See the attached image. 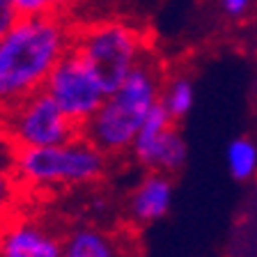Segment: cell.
I'll return each mask as SVG.
<instances>
[{
	"label": "cell",
	"mask_w": 257,
	"mask_h": 257,
	"mask_svg": "<svg viewBox=\"0 0 257 257\" xmlns=\"http://www.w3.org/2000/svg\"><path fill=\"white\" fill-rule=\"evenodd\" d=\"M19 14H16L12 0H0V39L5 37V32L16 23Z\"/></svg>",
	"instance_id": "15"
},
{
	"label": "cell",
	"mask_w": 257,
	"mask_h": 257,
	"mask_svg": "<svg viewBox=\"0 0 257 257\" xmlns=\"http://www.w3.org/2000/svg\"><path fill=\"white\" fill-rule=\"evenodd\" d=\"M161 71L156 64L140 60L122 85L103 99L99 110L83 126V134L106 154H122L131 147L145 117L161 99Z\"/></svg>",
	"instance_id": "2"
},
{
	"label": "cell",
	"mask_w": 257,
	"mask_h": 257,
	"mask_svg": "<svg viewBox=\"0 0 257 257\" xmlns=\"http://www.w3.org/2000/svg\"><path fill=\"white\" fill-rule=\"evenodd\" d=\"M14 170L19 179L30 186L92 184L106 170V152L96 147L87 136H76L46 147H19Z\"/></svg>",
	"instance_id": "3"
},
{
	"label": "cell",
	"mask_w": 257,
	"mask_h": 257,
	"mask_svg": "<svg viewBox=\"0 0 257 257\" xmlns=\"http://www.w3.org/2000/svg\"><path fill=\"white\" fill-rule=\"evenodd\" d=\"M0 255L5 257H58L62 241L35 223H12L0 230Z\"/></svg>",
	"instance_id": "9"
},
{
	"label": "cell",
	"mask_w": 257,
	"mask_h": 257,
	"mask_svg": "<svg viewBox=\"0 0 257 257\" xmlns=\"http://www.w3.org/2000/svg\"><path fill=\"white\" fill-rule=\"evenodd\" d=\"M5 136L16 147H46L71 140L78 136V124H74L62 108L44 90L26 96L23 101L7 108L3 119Z\"/></svg>",
	"instance_id": "5"
},
{
	"label": "cell",
	"mask_w": 257,
	"mask_h": 257,
	"mask_svg": "<svg viewBox=\"0 0 257 257\" xmlns=\"http://www.w3.org/2000/svg\"><path fill=\"white\" fill-rule=\"evenodd\" d=\"M71 44L74 32L58 12L19 16L0 39V110L44 90Z\"/></svg>",
	"instance_id": "1"
},
{
	"label": "cell",
	"mask_w": 257,
	"mask_h": 257,
	"mask_svg": "<svg viewBox=\"0 0 257 257\" xmlns=\"http://www.w3.org/2000/svg\"><path fill=\"white\" fill-rule=\"evenodd\" d=\"M7 188H10L7 186V177L0 172V204L5 202V198H7Z\"/></svg>",
	"instance_id": "16"
},
{
	"label": "cell",
	"mask_w": 257,
	"mask_h": 257,
	"mask_svg": "<svg viewBox=\"0 0 257 257\" xmlns=\"http://www.w3.org/2000/svg\"><path fill=\"white\" fill-rule=\"evenodd\" d=\"M220 7L230 19H241L255 7V0H220Z\"/></svg>",
	"instance_id": "14"
},
{
	"label": "cell",
	"mask_w": 257,
	"mask_h": 257,
	"mask_svg": "<svg viewBox=\"0 0 257 257\" xmlns=\"http://www.w3.org/2000/svg\"><path fill=\"white\" fill-rule=\"evenodd\" d=\"M115 252V241L94 227L74 230L62 243V255L69 257H112Z\"/></svg>",
	"instance_id": "10"
},
{
	"label": "cell",
	"mask_w": 257,
	"mask_h": 257,
	"mask_svg": "<svg viewBox=\"0 0 257 257\" xmlns=\"http://www.w3.org/2000/svg\"><path fill=\"white\" fill-rule=\"evenodd\" d=\"M74 0H12L16 14L19 16H37V14H51L60 12Z\"/></svg>",
	"instance_id": "13"
},
{
	"label": "cell",
	"mask_w": 257,
	"mask_h": 257,
	"mask_svg": "<svg viewBox=\"0 0 257 257\" xmlns=\"http://www.w3.org/2000/svg\"><path fill=\"white\" fill-rule=\"evenodd\" d=\"M128 152L136 159V163L143 166L145 170H161L168 175L182 170L188 159L186 140L179 134L172 115L161 101L145 117Z\"/></svg>",
	"instance_id": "7"
},
{
	"label": "cell",
	"mask_w": 257,
	"mask_h": 257,
	"mask_svg": "<svg viewBox=\"0 0 257 257\" xmlns=\"http://www.w3.org/2000/svg\"><path fill=\"white\" fill-rule=\"evenodd\" d=\"M159 101L166 106V110L172 115L175 122L184 119L193 110V103H195V85H193V80L184 74L170 78L161 90Z\"/></svg>",
	"instance_id": "12"
},
{
	"label": "cell",
	"mask_w": 257,
	"mask_h": 257,
	"mask_svg": "<svg viewBox=\"0 0 257 257\" xmlns=\"http://www.w3.org/2000/svg\"><path fill=\"white\" fill-rule=\"evenodd\" d=\"M175 198V184L170 175L161 170H150L136 184L128 198V216L136 225H152L166 218Z\"/></svg>",
	"instance_id": "8"
},
{
	"label": "cell",
	"mask_w": 257,
	"mask_h": 257,
	"mask_svg": "<svg viewBox=\"0 0 257 257\" xmlns=\"http://www.w3.org/2000/svg\"><path fill=\"white\" fill-rule=\"evenodd\" d=\"M227 172L236 182H250L257 177V143L246 136L234 138L225 150Z\"/></svg>",
	"instance_id": "11"
},
{
	"label": "cell",
	"mask_w": 257,
	"mask_h": 257,
	"mask_svg": "<svg viewBox=\"0 0 257 257\" xmlns=\"http://www.w3.org/2000/svg\"><path fill=\"white\" fill-rule=\"evenodd\" d=\"M44 92L80 128L90 122L92 115L99 110V106L108 96L96 71L74 48L69 53H64V58L55 64V69L44 83Z\"/></svg>",
	"instance_id": "6"
},
{
	"label": "cell",
	"mask_w": 257,
	"mask_h": 257,
	"mask_svg": "<svg viewBox=\"0 0 257 257\" xmlns=\"http://www.w3.org/2000/svg\"><path fill=\"white\" fill-rule=\"evenodd\" d=\"M74 51L96 71L99 80L110 94L143 60L145 37L131 23L101 21L76 35Z\"/></svg>",
	"instance_id": "4"
}]
</instances>
